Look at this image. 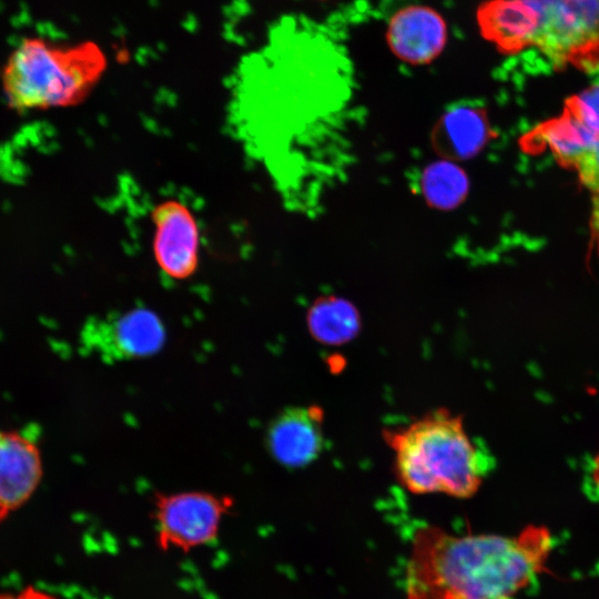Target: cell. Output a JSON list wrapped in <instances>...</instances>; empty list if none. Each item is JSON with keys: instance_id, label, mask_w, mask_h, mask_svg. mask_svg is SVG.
Returning <instances> with one entry per match:
<instances>
[{"instance_id": "16", "label": "cell", "mask_w": 599, "mask_h": 599, "mask_svg": "<svg viewBox=\"0 0 599 599\" xmlns=\"http://www.w3.org/2000/svg\"><path fill=\"white\" fill-rule=\"evenodd\" d=\"M0 599H60L55 595L44 591L34 586H28L18 592L13 593H1Z\"/></svg>"}, {"instance_id": "4", "label": "cell", "mask_w": 599, "mask_h": 599, "mask_svg": "<svg viewBox=\"0 0 599 599\" xmlns=\"http://www.w3.org/2000/svg\"><path fill=\"white\" fill-rule=\"evenodd\" d=\"M528 49L556 69L599 70V0H522Z\"/></svg>"}, {"instance_id": "17", "label": "cell", "mask_w": 599, "mask_h": 599, "mask_svg": "<svg viewBox=\"0 0 599 599\" xmlns=\"http://www.w3.org/2000/svg\"><path fill=\"white\" fill-rule=\"evenodd\" d=\"M589 477L592 486L599 491V450L590 461Z\"/></svg>"}, {"instance_id": "15", "label": "cell", "mask_w": 599, "mask_h": 599, "mask_svg": "<svg viewBox=\"0 0 599 599\" xmlns=\"http://www.w3.org/2000/svg\"><path fill=\"white\" fill-rule=\"evenodd\" d=\"M571 171L576 172L585 189L593 196L599 197V143L587 151Z\"/></svg>"}, {"instance_id": "3", "label": "cell", "mask_w": 599, "mask_h": 599, "mask_svg": "<svg viewBox=\"0 0 599 599\" xmlns=\"http://www.w3.org/2000/svg\"><path fill=\"white\" fill-rule=\"evenodd\" d=\"M108 67L92 41L54 44L41 37L22 39L7 59L1 84L8 105L20 112L82 103Z\"/></svg>"}, {"instance_id": "13", "label": "cell", "mask_w": 599, "mask_h": 599, "mask_svg": "<svg viewBox=\"0 0 599 599\" xmlns=\"http://www.w3.org/2000/svg\"><path fill=\"white\" fill-rule=\"evenodd\" d=\"M424 199L436 209L458 206L468 192L466 173L453 161L444 159L426 166L419 180Z\"/></svg>"}, {"instance_id": "9", "label": "cell", "mask_w": 599, "mask_h": 599, "mask_svg": "<svg viewBox=\"0 0 599 599\" xmlns=\"http://www.w3.org/2000/svg\"><path fill=\"white\" fill-rule=\"evenodd\" d=\"M324 413L317 406L288 407L270 424L265 441L281 465L298 468L314 461L324 448Z\"/></svg>"}, {"instance_id": "7", "label": "cell", "mask_w": 599, "mask_h": 599, "mask_svg": "<svg viewBox=\"0 0 599 599\" xmlns=\"http://www.w3.org/2000/svg\"><path fill=\"white\" fill-rule=\"evenodd\" d=\"M154 227L152 250L159 268L170 278L191 277L199 266L200 226L181 201L158 203L151 213Z\"/></svg>"}, {"instance_id": "1", "label": "cell", "mask_w": 599, "mask_h": 599, "mask_svg": "<svg viewBox=\"0 0 599 599\" xmlns=\"http://www.w3.org/2000/svg\"><path fill=\"white\" fill-rule=\"evenodd\" d=\"M552 538L528 526L515 537L418 528L405 568L406 599H515L546 570Z\"/></svg>"}, {"instance_id": "10", "label": "cell", "mask_w": 599, "mask_h": 599, "mask_svg": "<svg viewBox=\"0 0 599 599\" xmlns=\"http://www.w3.org/2000/svg\"><path fill=\"white\" fill-rule=\"evenodd\" d=\"M447 41L441 16L425 6L396 12L387 28V42L395 55L410 64H426L439 55Z\"/></svg>"}, {"instance_id": "8", "label": "cell", "mask_w": 599, "mask_h": 599, "mask_svg": "<svg viewBox=\"0 0 599 599\" xmlns=\"http://www.w3.org/2000/svg\"><path fill=\"white\" fill-rule=\"evenodd\" d=\"M43 474L42 448L33 432L0 428V524L32 498Z\"/></svg>"}, {"instance_id": "2", "label": "cell", "mask_w": 599, "mask_h": 599, "mask_svg": "<svg viewBox=\"0 0 599 599\" xmlns=\"http://www.w3.org/2000/svg\"><path fill=\"white\" fill-rule=\"evenodd\" d=\"M395 475L414 494L468 498L491 467L489 456L465 429L461 416L438 408L385 432Z\"/></svg>"}, {"instance_id": "6", "label": "cell", "mask_w": 599, "mask_h": 599, "mask_svg": "<svg viewBox=\"0 0 599 599\" xmlns=\"http://www.w3.org/2000/svg\"><path fill=\"white\" fill-rule=\"evenodd\" d=\"M164 339L162 321L145 307L94 317L83 333L87 348L109 363L154 355Z\"/></svg>"}, {"instance_id": "5", "label": "cell", "mask_w": 599, "mask_h": 599, "mask_svg": "<svg viewBox=\"0 0 599 599\" xmlns=\"http://www.w3.org/2000/svg\"><path fill=\"white\" fill-rule=\"evenodd\" d=\"M234 506L227 495L203 490L155 493L153 519L155 545L162 551L190 552L219 536L225 516Z\"/></svg>"}, {"instance_id": "11", "label": "cell", "mask_w": 599, "mask_h": 599, "mask_svg": "<svg viewBox=\"0 0 599 599\" xmlns=\"http://www.w3.org/2000/svg\"><path fill=\"white\" fill-rule=\"evenodd\" d=\"M432 136L444 159L456 161L478 154L491 139L493 131L483 108L461 103L439 118Z\"/></svg>"}, {"instance_id": "14", "label": "cell", "mask_w": 599, "mask_h": 599, "mask_svg": "<svg viewBox=\"0 0 599 599\" xmlns=\"http://www.w3.org/2000/svg\"><path fill=\"white\" fill-rule=\"evenodd\" d=\"M562 110L599 140V82L567 98Z\"/></svg>"}, {"instance_id": "12", "label": "cell", "mask_w": 599, "mask_h": 599, "mask_svg": "<svg viewBox=\"0 0 599 599\" xmlns=\"http://www.w3.org/2000/svg\"><path fill=\"white\" fill-rule=\"evenodd\" d=\"M306 322L312 336L327 345L352 341L361 327L357 308L349 301L337 296L316 300L307 312Z\"/></svg>"}]
</instances>
